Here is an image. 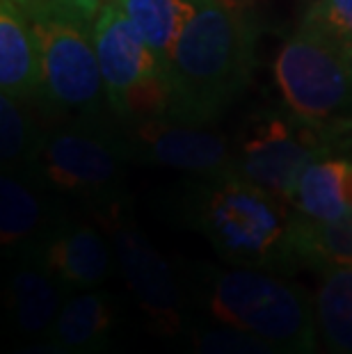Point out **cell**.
Returning <instances> with one entry per match:
<instances>
[{
    "instance_id": "obj_1",
    "label": "cell",
    "mask_w": 352,
    "mask_h": 354,
    "mask_svg": "<svg viewBox=\"0 0 352 354\" xmlns=\"http://www.w3.org/2000/svg\"><path fill=\"white\" fill-rule=\"evenodd\" d=\"M194 3V17L167 66L169 105L165 117L204 126L220 117L250 80L257 26L238 0Z\"/></svg>"
},
{
    "instance_id": "obj_2",
    "label": "cell",
    "mask_w": 352,
    "mask_h": 354,
    "mask_svg": "<svg viewBox=\"0 0 352 354\" xmlns=\"http://www.w3.org/2000/svg\"><path fill=\"white\" fill-rule=\"evenodd\" d=\"M185 292L201 318L263 338L284 354L320 350L313 297L279 272L241 266L204 268Z\"/></svg>"
},
{
    "instance_id": "obj_3",
    "label": "cell",
    "mask_w": 352,
    "mask_h": 354,
    "mask_svg": "<svg viewBox=\"0 0 352 354\" xmlns=\"http://www.w3.org/2000/svg\"><path fill=\"white\" fill-rule=\"evenodd\" d=\"M192 224L229 266L284 272L299 263L290 203L229 171L194 197Z\"/></svg>"
},
{
    "instance_id": "obj_4",
    "label": "cell",
    "mask_w": 352,
    "mask_h": 354,
    "mask_svg": "<svg viewBox=\"0 0 352 354\" xmlns=\"http://www.w3.org/2000/svg\"><path fill=\"white\" fill-rule=\"evenodd\" d=\"M103 0H44L26 12L41 53L44 92L59 108L92 112L106 96L94 46V19Z\"/></svg>"
},
{
    "instance_id": "obj_5",
    "label": "cell",
    "mask_w": 352,
    "mask_h": 354,
    "mask_svg": "<svg viewBox=\"0 0 352 354\" xmlns=\"http://www.w3.org/2000/svg\"><path fill=\"white\" fill-rule=\"evenodd\" d=\"M94 46L112 110L142 119L167 115V69L117 0H103L96 14Z\"/></svg>"
},
{
    "instance_id": "obj_6",
    "label": "cell",
    "mask_w": 352,
    "mask_h": 354,
    "mask_svg": "<svg viewBox=\"0 0 352 354\" xmlns=\"http://www.w3.org/2000/svg\"><path fill=\"white\" fill-rule=\"evenodd\" d=\"M275 80L288 110L320 126L352 105V71L346 48L299 26L275 57Z\"/></svg>"
},
{
    "instance_id": "obj_7",
    "label": "cell",
    "mask_w": 352,
    "mask_h": 354,
    "mask_svg": "<svg viewBox=\"0 0 352 354\" xmlns=\"http://www.w3.org/2000/svg\"><path fill=\"white\" fill-rule=\"evenodd\" d=\"M106 227L119 274L149 327L158 336L176 338L188 325L192 311L185 286L174 268L145 233L119 217L117 208L106 217Z\"/></svg>"
},
{
    "instance_id": "obj_8",
    "label": "cell",
    "mask_w": 352,
    "mask_h": 354,
    "mask_svg": "<svg viewBox=\"0 0 352 354\" xmlns=\"http://www.w3.org/2000/svg\"><path fill=\"white\" fill-rule=\"evenodd\" d=\"M327 149L309 135L293 131L281 119H270L243 140L229 174L257 185L272 197L290 203L299 178Z\"/></svg>"
},
{
    "instance_id": "obj_9",
    "label": "cell",
    "mask_w": 352,
    "mask_h": 354,
    "mask_svg": "<svg viewBox=\"0 0 352 354\" xmlns=\"http://www.w3.org/2000/svg\"><path fill=\"white\" fill-rule=\"evenodd\" d=\"M138 138L151 162L192 174H227L236 156L224 135L169 117L145 119Z\"/></svg>"
},
{
    "instance_id": "obj_10",
    "label": "cell",
    "mask_w": 352,
    "mask_h": 354,
    "mask_svg": "<svg viewBox=\"0 0 352 354\" xmlns=\"http://www.w3.org/2000/svg\"><path fill=\"white\" fill-rule=\"evenodd\" d=\"M48 183L62 192L103 194L117 183L119 158L106 142L82 133H57L41 151Z\"/></svg>"
},
{
    "instance_id": "obj_11",
    "label": "cell",
    "mask_w": 352,
    "mask_h": 354,
    "mask_svg": "<svg viewBox=\"0 0 352 354\" xmlns=\"http://www.w3.org/2000/svg\"><path fill=\"white\" fill-rule=\"evenodd\" d=\"M64 299V286L46 268L39 250L24 252L7 281V313L14 334L26 341L48 338Z\"/></svg>"
},
{
    "instance_id": "obj_12",
    "label": "cell",
    "mask_w": 352,
    "mask_h": 354,
    "mask_svg": "<svg viewBox=\"0 0 352 354\" xmlns=\"http://www.w3.org/2000/svg\"><path fill=\"white\" fill-rule=\"evenodd\" d=\"M46 268L64 288L89 290L101 286L112 270V245L89 224L59 227L39 247Z\"/></svg>"
},
{
    "instance_id": "obj_13",
    "label": "cell",
    "mask_w": 352,
    "mask_h": 354,
    "mask_svg": "<svg viewBox=\"0 0 352 354\" xmlns=\"http://www.w3.org/2000/svg\"><path fill=\"white\" fill-rule=\"evenodd\" d=\"M0 89L19 101L44 89L39 41L28 14L14 0H0Z\"/></svg>"
},
{
    "instance_id": "obj_14",
    "label": "cell",
    "mask_w": 352,
    "mask_h": 354,
    "mask_svg": "<svg viewBox=\"0 0 352 354\" xmlns=\"http://www.w3.org/2000/svg\"><path fill=\"white\" fill-rule=\"evenodd\" d=\"M115 327L117 306L112 297L89 288L64 299L48 338L73 354H108Z\"/></svg>"
},
{
    "instance_id": "obj_15",
    "label": "cell",
    "mask_w": 352,
    "mask_h": 354,
    "mask_svg": "<svg viewBox=\"0 0 352 354\" xmlns=\"http://www.w3.org/2000/svg\"><path fill=\"white\" fill-rule=\"evenodd\" d=\"M48 208L24 180L12 174L0 178V240L5 250L28 252L46 243Z\"/></svg>"
},
{
    "instance_id": "obj_16",
    "label": "cell",
    "mask_w": 352,
    "mask_h": 354,
    "mask_svg": "<svg viewBox=\"0 0 352 354\" xmlns=\"http://www.w3.org/2000/svg\"><path fill=\"white\" fill-rule=\"evenodd\" d=\"M348 169L350 160L320 158L304 171L295 197L290 201V208L299 220L323 224L339 220L348 213Z\"/></svg>"
},
{
    "instance_id": "obj_17",
    "label": "cell",
    "mask_w": 352,
    "mask_h": 354,
    "mask_svg": "<svg viewBox=\"0 0 352 354\" xmlns=\"http://www.w3.org/2000/svg\"><path fill=\"white\" fill-rule=\"evenodd\" d=\"M313 311L323 352L352 354V268L323 270Z\"/></svg>"
},
{
    "instance_id": "obj_18",
    "label": "cell",
    "mask_w": 352,
    "mask_h": 354,
    "mask_svg": "<svg viewBox=\"0 0 352 354\" xmlns=\"http://www.w3.org/2000/svg\"><path fill=\"white\" fill-rule=\"evenodd\" d=\"M167 69L185 26L194 17V0H117Z\"/></svg>"
},
{
    "instance_id": "obj_19",
    "label": "cell",
    "mask_w": 352,
    "mask_h": 354,
    "mask_svg": "<svg viewBox=\"0 0 352 354\" xmlns=\"http://www.w3.org/2000/svg\"><path fill=\"white\" fill-rule=\"evenodd\" d=\"M295 254L318 270L352 268V208L339 220L306 222L295 215Z\"/></svg>"
},
{
    "instance_id": "obj_20",
    "label": "cell",
    "mask_w": 352,
    "mask_h": 354,
    "mask_svg": "<svg viewBox=\"0 0 352 354\" xmlns=\"http://www.w3.org/2000/svg\"><path fill=\"white\" fill-rule=\"evenodd\" d=\"M174 354H284L247 331L190 313L185 329L174 338Z\"/></svg>"
},
{
    "instance_id": "obj_21",
    "label": "cell",
    "mask_w": 352,
    "mask_h": 354,
    "mask_svg": "<svg viewBox=\"0 0 352 354\" xmlns=\"http://www.w3.org/2000/svg\"><path fill=\"white\" fill-rule=\"evenodd\" d=\"M299 26L346 48L352 44V0H316Z\"/></svg>"
},
{
    "instance_id": "obj_22",
    "label": "cell",
    "mask_w": 352,
    "mask_h": 354,
    "mask_svg": "<svg viewBox=\"0 0 352 354\" xmlns=\"http://www.w3.org/2000/svg\"><path fill=\"white\" fill-rule=\"evenodd\" d=\"M28 147V119L21 110L19 99L0 96V156L3 162H17Z\"/></svg>"
},
{
    "instance_id": "obj_23",
    "label": "cell",
    "mask_w": 352,
    "mask_h": 354,
    "mask_svg": "<svg viewBox=\"0 0 352 354\" xmlns=\"http://www.w3.org/2000/svg\"><path fill=\"white\" fill-rule=\"evenodd\" d=\"M10 354H73V352L62 348L53 338H37V341H30L26 345H21V348L12 350Z\"/></svg>"
},
{
    "instance_id": "obj_24",
    "label": "cell",
    "mask_w": 352,
    "mask_h": 354,
    "mask_svg": "<svg viewBox=\"0 0 352 354\" xmlns=\"http://www.w3.org/2000/svg\"><path fill=\"white\" fill-rule=\"evenodd\" d=\"M17 5H21V10L24 12H28L30 7H35V5H39V3H44V0H14Z\"/></svg>"
},
{
    "instance_id": "obj_25",
    "label": "cell",
    "mask_w": 352,
    "mask_h": 354,
    "mask_svg": "<svg viewBox=\"0 0 352 354\" xmlns=\"http://www.w3.org/2000/svg\"><path fill=\"white\" fill-rule=\"evenodd\" d=\"M346 57H348V64H350V71H352V44L346 46Z\"/></svg>"
}]
</instances>
